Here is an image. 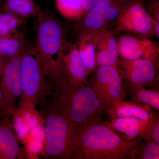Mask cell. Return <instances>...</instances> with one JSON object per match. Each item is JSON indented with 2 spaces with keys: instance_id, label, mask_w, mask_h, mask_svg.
Listing matches in <instances>:
<instances>
[{
  "instance_id": "cell-28",
  "label": "cell",
  "mask_w": 159,
  "mask_h": 159,
  "mask_svg": "<svg viewBox=\"0 0 159 159\" xmlns=\"http://www.w3.org/2000/svg\"><path fill=\"white\" fill-rule=\"evenodd\" d=\"M9 115L11 114H9L7 111L6 104L3 99L2 91L0 88V118Z\"/></svg>"
},
{
  "instance_id": "cell-3",
  "label": "cell",
  "mask_w": 159,
  "mask_h": 159,
  "mask_svg": "<svg viewBox=\"0 0 159 159\" xmlns=\"http://www.w3.org/2000/svg\"><path fill=\"white\" fill-rule=\"evenodd\" d=\"M101 122L87 126L73 159H123L143 139L125 140Z\"/></svg>"
},
{
  "instance_id": "cell-12",
  "label": "cell",
  "mask_w": 159,
  "mask_h": 159,
  "mask_svg": "<svg viewBox=\"0 0 159 159\" xmlns=\"http://www.w3.org/2000/svg\"><path fill=\"white\" fill-rule=\"evenodd\" d=\"M62 61L66 79L70 85L80 86L88 82L91 74L80 56L76 43H66Z\"/></svg>"
},
{
  "instance_id": "cell-29",
  "label": "cell",
  "mask_w": 159,
  "mask_h": 159,
  "mask_svg": "<svg viewBox=\"0 0 159 159\" xmlns=\"http://www.w3.org/2000/svg\"><path fill=\"white\" fill-rule=\"evenodd\" d=\"M153 25L152 29V36H155L159 39V21L155 18H152Z\"/></svg>"
},
{
  "instance_id": "cell-14",
  "label": "cell",
  "mask_w": 159,
  "mask_h": 159,
  "mask_svg": "<svg viewBox=\"0 0 159 159\" xmlns=\"http://www.w3.org/2000/svg\"><path fill=\"white\" fill-rule=\"evenodd\" d=\"M13 115L0 118V159H15L20 146L15 133L12 119Z\"/></svg>"
},
{
  "instance_id": "cell-24",
  "label": "cell",
  "mask_w": 159,
  "mask_h": 159,
  "mask_svg": "<svg viewBox=\"0 0 159 159\" xmlns=\"http://www.w3.org/2000/svg\"><path fill=\"white\" fill-rule=\"evenodd\" d=\"M142 137L144 140L151 141L159 145V119L154 115L149 119Z\"/></svg>"
},
{
  "instance_id": "cell-4",
  "label": "cell",
  "mask_w": 159,
  "mask_h": 159,
  "mask_svg": "<svg viewBox=\"0 0 159 159\" xmlns=\"http://www.w3.org/2000/svg\"><path fill=\"white\" fill-rule=\"evenodd\" d=\"M54 93L58 109L72 122L84 126L101 122L104 111L91 87L90 79L87 83L80 86L65 83Z\"/></svg>"
},
{
  "instance_id": "cell-19",
  "label": "cell",
  "mask_w": 159,
  "mask_h": 159,
  "mask_svg": "<svg viewBox=\"0 0 159 159\" xmlns=\"http://www.w3.org/2000/svg\"><path fill=\"white\" fill-rule=\"evenodd\" d=\"M28 47L24 33L20 30L8 36L0 37V53L6 58L20 55Z\"/></svg>"
},
{
  "instance_id": "cell-21",
  "label": "cell",
  "mask_w": 159,
  "mask_h": 159,
  "mask_svg": "<svg viewBox=\"0 0 159 159\" xmlns=\"http://www.w3.org/2000/svg\"><path fill=\"white\" fill-rule=\"evenodd\" d=\"M28 22L27 19L9 12H0V37L8 36L19 30L20 26Z\"/></svg>"
},
{
  "instance_id": "cell-17",
  "label": "cell",
  "mask_w": 159,
  "mask_h": 159,
  "mask_svg": "<svg viewBox=\"0 0 159 159\" xmlns=\"http://www.w3.org/2000/svg\"><path fill=\"white\" fill-rule=\"evenodd\" d=\"M75 43L83 62L91 74H93L97 69V64L96 45L93 31L79 32Z\"/></svg>"
},
{
  "instance_id": "cell-33",
  "label": "cell",
  "mask_w": 159,
  "mask_h": 159,
  "mask_svg": "<svg viewBox=\"0 0 159 159\" xmlns=\"http://www.w3.org/2000/svg\"><path fill=\"white\" fill-rule=\"evenodd\" d=\"M158 1H159V0H158Z\"/></svg>"
},
{
  "instance_id": "cell-25",
  "label": "cell",
  "mask_w": 159,
  "mask_h": 159,
  "mask_svg": "<svg viewBox=\"0 0 159 159\" xmlns=\"http://www.w3.org/2000/svg\"><path fill=\"white\" fill-rule=\"evenodd\" d=\"M127 2L122 0L115 1L109 10L106 23V29H107L109 26L114 24L122 7Z\"/></svg>"
},
{
  "instance_id": "cell-22",
  "label": "cell",
  "mask_w": 159,
  "mask_h": 159,
  "mask_svg": "<svg viewBox=\"0 0 159 159\" xmlns=\"http://www.w3.org/2000/svg\"><path fill=\"white\" fill-rule=\"evenodd\" d=\"M58 11L63 16L77 19L82 17L84 0H55Z\"/></svg>"
},
{
  "instance_id": "cell-11",
  "label": "cell",
  "mask_w": 159,
  "mask_h": 159,
  "mask_svg": "<svg viewBox=\"0 0 159 159\" xmlns=\"http://www.w3.org/2000/svg\"><path fill=\"white\" fill-rule=\"evenodd\" d=\"M93 32L96 45L97 68L111 67L117 69L120 57L117 34L114 29H105Z\"/></svg>"
},
{
  "instance_id": "cell-1",
  "label": "cell",
  "mask_w": 159,
  "mask_h": 159,
  "mask_svg": "<svg viewBox=\"0 0 159 159\" xmlns=\"http://www.w3.org/2000/svg\"><path fill=\"white\" fill-rule=\"evenodd\" d=\"M37 16V37L33 51L54 91L67 82L62 61L68 41L66 31L50 10H41Z\"/></svg>"
},
{
  "instance_id": "cell-27",
  "label": "cell",
  "mask_w": 159,
  "mask_h": 159,
  "mask_svg": "<svg viewBox=\"0 0 159 159\" xmlns=\"http://www.w3.org/2000/svg\"><path fill=\"white\" fill-rule=\"evenodd\" d=\"M100 1V0H84V8L82 17Z\"/></svg>"
},
{
  "instance_id": "cell-8",
  "label": "cell",
  "mask_w": 159,
  "mask_h": 159,
  "mask_svg": "<svg viewBox=\"0 0 159 159\" xmlns=\"http://www.w3.org/2000/svg\"><path fill=\"white\" fill-rule=\"evenodd\" d=\"M117 39L121 59H146L159 64V46L148 38L129 33H119Z\"/></svg>"
},
{
  "instance_id": "cell-6",
  "label": "cell",
  "mask_w": 159,
  "mask_h": 159,
  "mask_svg": "<svg viewBox=\"0 0 159 159\" xmlns=\"http://www.w3.org/2000/svg\"><path fill=\"white\" fill-rule=\"evenodd\" d=\"M90 80L91 87L101 103L104 112L115 102L126 97L125 84L118 70L111 67L97 68Z\"/></svg>"
},
{
  "instance_id": "cell-20",
  "label": "cell",
  "mask_w": 159,
  "mask_h": 159,
  "mask_svg": "<svg viewBox=\"0 0 159 159\" xmlns=\"http://www.w3.org/2000/svg\"><path fill=\"white\" fill-rule=\"evenodd\" d=\"M40 10L34 0H4L2 6V11L26 19L37 16Z\"/></svg>"
},
{
  "instance_id": "cell-31",
  "label": "cell",
  "mask_w": 159,
  "mask_h": 159,
  "mask_svg": "<svg viewBox=\"0 0 159 159\" xmlns=\"http://www.w3.org/2000/svg\"><path fill=\"white\" fill-rule=\"evenodd\" d=\"M4 0H0V12L2 11V6Z\"/></svg>"
},
{
  "instance_id": "cell-15",
  "label": "cell",
  "mask_w": 159,
  "mask_h": 159,
  "mask_svg": "<svg viewBox=\"0 0 159 159\" xmlns=\"http://www.w3.org/2000/svg\"><path fill=\"white\" fill-rule=\"evenodd\" d=\"M116 0H100L82 18L79 32L106 29L109 10Z\"/></svg>"
},
{
  "instance_id": "cell-30",
  "label": "cell",
  "mask_w": 159,
  "mask_h": 159,
  "mask_svg": "<svg viewBox=\"0 0 159 159\" xmlns=\"http://www.w3.org/2000/svg\"><path fill=\"white\" fill-rule=\"evenodd\" d=\"M8 59V58H6V57L2 56V54H1V53H0V76H1V74H2L3 69H4L6 61H7Z\"/></svg>"
},
{
  "instance_id": "cell-32",
  "label": "cell",
  "mask_w": 159,
  "mask_h": 159,
  "mask_svg": "<svg viewBox=\"0 0 159 159\" xmlns=\"http://www.w3.org/2000/svg\"><path fill=\"white\" fill-rule=\"evenodd\" d=\"M122 1H126V2H128V1H129V0H122Z\"/></svg>"
},
{
  "instance_id": "cell-9",
  "label": "cell",
  "mask_w": 159,
  "mask_h": 159,
  "mask_svg": "<svg viewBox=\"0 0 159 159\" xmlns=\"http://www.w3.org/2000/svg\"><path fill=\"white\" fill-rule=\"evenodd\" d=\"M22 54L7 59L1 74L0 88L7 111L14 116L22 92L20 58Z\"/></svg>"
},
{
  "instance_id": "cell-7",
  "label": "cell",
  "mask_w": 159,
  "mask_h": 159,
  "mask_svg": "<svg viewBox=\"0 0 159 159\" xmlns=\"http://www.w3.org/2000/svg\"><path fill=\"white\" fill-rule=\"evenodd\" d=\"M141 0H129L125 3L115 21L114 31L152 37L153 20Z\"/></svg>"
},
{
  "instance_id": "cell-18",
  "label": "cell",
  "mask_w": 159,
  "mask_h": 159,
  "mask_svg": "<svg viewBox=\"0 0 159 159\" xmlns=\"http://www.w3.org/2000/svg\"><path fill=\"white\" fill-rule=\"evenodd\" d=\"M123 82L125 84L126 93L130 96L132 102L149 105L159 111L158 91L147 89L141 84L124 81Z\"/></svg>"
},
{
  "instance_id": "cell-23",
  "label": "cell",
  "mask_w": 159,
  "mask_h": 159,
  "mask_svg": "<svg viewBox=\"0 0 159 159\" xmlns=\"http://www.w3.org/2000/svg\"><path fill=\"white\" fill-rule=\"evenodd\" d=\"M142 141L131 151V158L159 159V144L148 140H145L143 142H142Z\"/></svg>"
},
{
  "instance_id": "cell-10",
  "label": "cell",
  "mask_w": 159,
  "mask_h": 159,
  "mask_svg": "<svg viewBox=\"0 0 159 159\" xmlns=\"http://www.w3.org/2000/svg\"><path fill=\"white\" fill-rule=\"evenodd\" d=\"M158 66L159 64L148 60H125L120 58L117 70L124 82L145 87L155 83Z\"/></svg>"
},
{
  "instance_id": "cell-16",
  "label": "cell",
  "mask_w": 159,
  "mask_h": 159,
  "mask_svg": "<svg viewBox=\"0 0 159 159\" xmlns=\"http://www.w3.org/2000/svg\"><path fill=\"white\" fill-rule=\"evenodd\" d=\"M107 112L109 118L127 117L148 120L154 115L149 105L123 100L114 103Z\"/></svg>"
},
{
  "instance_id": "cell-2",
  "label": "cell",
  "mask_w": 159,
  "mask_h": 159,
  "mask_svg": "<svg viewBox=\"0 0 159 159\" xmlns=\"http://www.w3.org/2000/svg\"><path fill=\"white\" fill-rule=\"evenodd\" d=\"M45 120L46 138L42 156L49 159H72L87 126L71 121L58 109L54 94L39 105Z\"/></svg>"
},
{
  "instance_id": "cell-13",
  "label": "cell",
  "mask_w": 159,
  "mask_h": 159,
  "mask_svg": "<svg viewBox=\"0 0 159 159\" xmlns=\"http://www.w3.org/2000/svg\"><path fill=\"white\" fill-rule=\"evenodd\" d=\"M148 121L127 117L109 118L105 124L122 139L134 140L142 137Z\"/></svg>"
},
{
  "instance_id": "cell-26",
  "label": "cell",
  "mask_w": 159,
  "mask_h": 159,
  "mask_svg": "<svg viewBox=\"0 0 159 159\" xmlns=\"http://www.w3.org/2000/svg\"><path fill=\"white\" fill-rule=\"evenodd\" d=\"M148 10L153 16L152 17L159 21V2L157 1L150 5L148 7Z\"/></svg>"
},
{
  "instance_id": "cell-5",
  "label": "cell",
  "mask_w": 159,
  "mask_h": 159,
  "mask_svg": "<svg viewBox=\"0 0 159 159\" xmlns=\"http://www.w3.org/2000/svg\"><path fill=\"white\" fill-rule=\"evenodd\" d=\"M20 65L22 92L19 105L13 116L29 113L54 93L33 49L29 46L21 56Z\"/></svg>"
}]
</instances>
